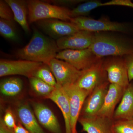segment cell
<instances>
[{
	"instance_id": "obj_1",
	"label": "cell",
	"mask_w": 133,
	"mask_h": 133,
	"mask_svg": "<svg viewBox=\"0 0 133 133\" xmlns=\"http://www.w3.org/2000/svg\"><path fill=\"white\" fill-rule=\"evenodd\" d=\"M59 50L56 42L34 29L28 43L17 50L16 55L20 59L48 65L52 59L56 58Z\"/></svg>"
},
{
	"instance_id": "obj_2",
	"label": "cell",
	"mask_w": 133,
	"mask_h": 133,
	"mask_svg": "<svg viewBox=\"0 0 133 133\" xmlns=\"http://www.w3.org/2000/svg\"><path fill=\"white\" fill-rule=\"evenodd\" d=\"M100 58L107 57L124 56L133 52V43L108 32L94 33L90 48Z\"/></svg>"
},
{
	"instance_id": "obj_3",
	"label": "cell",
	"mask_w": 133,
	"mask_h": 133,
	"mask_svg": "<svg viewBox=\"0 0 133 133\" xmlns=\"http://www.w3.org/2000/svg\"><path fill=\"white\" fill-rule=\"evenodd\" d=\"M28 2L29 23L46 20L56 19L70 22L71 10L58 6L45 1L29 0Z\"/></svg>"
},
{
	"instance_id": "obj_4",
	"label": "cell",
	"mask_w": 133,
	"mask_h": 133,
	"mask_svg": "<svg viewBox=\"0 0 133 133\" xmlns=\"http://www.w3.org/2000/svg\"><path fill=\"white\" fill-rule=\"evenodd\" d=\"M70 22L79 30L92 33L113 31L127 33L129 31V28L125 23L112 21L106 19L97 20L85 16L79 17L72 18Z\"/></svg>"
},
{
	"instance_id": "obj_5",
	"label": "cell",
	"mask_w": 133,
	"mask_h": 133,
	"mask_svg": "<svg viewBox=\"0 0 133 133\" xmlns=\"http://www.w3.org/2000/svg\"><path fill=\"white\" fill-rule=\"evenodd\" d=\"M56 58L67 62L81 71L90 68L102 59L97 57L90 48L63 50L57 53Z\"/></svg>"
},
{
	"instance_id": "obj_6",
	"label": "cell",
	"mask_w": 133,
	"mask_h": 133,
	"mask_svg": "<svg viewBox=\"0 0 133 133\" xmlns=\"http://www.w3.org/2000/svg\"><path fill=\"white\" fill-rule=\"evenodd\" d=\"M62 87L65 91L69 98L71 133H77V123L86 99L89 94L75 84L67 85Z\"/></svg>"
},
{
	"instance_id": "obj_7",
	"label": "cell",
	"mask_w": 133,
	"mask_h": 133,
	"mask_svg": "<svg viewBox=\"0 0 133 133\" xmlns=\"http://www.w3.org/2000/svg\"><path fill=\"white\" fill-rule=\"evenodd\" d=\"M103 65L107 75L108 81L126 88L130 84L123 57H109L103 60Z\"/></svg>"
},
{
	"instance_id": "obj_8",
	"label": "cell",
	"mask_w": 133,
	"mask_h": 133,
	"mask_svg": "<svg viewBox=\"0 0 133 133\" xmlns=\"http://www.w3.org/2000/svg\"><path fill=\"white\" fill-rule=\"evenodd\" d=\"M107 81V75L102 58L90 68L82 71L75 84L90 94L98 86Z\"/></svg>"
},
{
	"instance_id": "obj_9",
	"label": "cell",
	"mask_w": 133,
	"mask_h": 133,
	"mask_svg": "<svg viewBox=\"0 0 133 133\" xmlns=\"http://www.w3.org/2000/svg\"><path fill=\"white\" fill-rule=\"evenodd\" d=\"M24 60H12L1 59L0 60V77L19 75L25 76L28 78L33 77V74L43 64Z\"/></svg>"
},
{
	"instance_id": "obj_10",
	"label": "cell",
	"mask_w": 133,
	"mask_h": 133,
	"mask_svg": "<svg viewBox=\"0 0 133 133\" xmlns=\"http://www.w3.org/2000/svg\"><path fill=\"white\" fill-rule=\"evenodd\" d=\"M55 76L57 84L63 87L75 84L82 71L63 60L55 58L48 65Z\"/></svg>"
},
{
	"instance_id": "obj_11",
	"label": "cell",
	"mask_w": 133,
	"mask_h": 133,
	"mask_svg": "<svg viewBox=\"0 0 133 133\" xmlns=\"http://www.w3.org/2000/svg\"><path fill=\"white\" fill-rule=\"evenodd\" d=\"M36 23L44 33L57 40L79 30L72 23L58 19H46Z\"/></svg>"
},
{
	"instance_id": "obj_12",
	"label": "cell",
	"mask_w": 133,
	"mask_h": 133,
	"mask_svg": "<svg viewBox=\"0 0 133 133\" xmlns=\"http://www.w3.org/2000/svg\"><path fill=\"white\" fill-rule=\"evenodd\" d=\"M108 81L98 86L86 99L81 113V117L91 118L96 116L102 108L107 93Z\"/></svg>"
},
{
	"instance_id": "obj_13",
	"label": "cell",
	"mask_w": 133,
	"mask_h": 133,
	"mask_svg": "<svg viewBox=\"0 0 133 133\" xmlns=\"http://www.w3.org/2000/svg\"><path fill=\"white\" fill-rule=\"evenodd\" d=\"M94 33L79 30L70 35L57 40L59 50H82L89 48L91 45Z\"/></svg>"
},
{
	"instance_id": "obj_14",
	"label": "cell",
	"mask_w": 133,
	"mask_h": 133,
	"mask_svg": "<svg viewBox=\"0 0 133 133\" xmlns=\"http://www.w3.org/2000/svg\"><path fill=\"white\" fill-rule=\"evenodd\" d=\"M33 112L39 124L51 133H62L59 122L51 109L42 103L33 104Z\"/></svg>"
},
{
	"instance_id": "obj_15",
	"label": "cell",
	"mask_w": 133,
	"mask_h": 133,
	"mask_svg": "<svg viewBox=\"0 0 133 133\" xmlns=\"http://www.w3.org/2000/svg\"><path fill=\"white\" fill-rule=\"evenodd\" d=\"M126 88L117 85L110 84L104 104L97 115L113 119L115 108L120 101Z\"/></svg>"
},
{
	"instance_id": "obj_16",
	"label": "cell",
	"mask_w": 133,
	"mask_h": 133,
	"mask_svg": "<svg viewBox=\"0 0 133 133\" xmlns=\"http://www.w3.org/2000/svg\"><path fill=\"white\" fill-rule=\"evenodd\" d=\"M78 121L87 133H112L113 119L97 115L91 118L81 117Z\"/></svg>"
},
{
	"instance_id": "obj_17",
	"label": "cell",
	"mask_w": 133,
	"mask_h": 133,
	"mask_svg": "<svg viewBox=\"0 0 133 133\" xmlns=\"http://www.w3.org/2000/svg\"><path fill=\"white\" fill-rule=\"evenodd\" d=\"M53 101L61 110L65 125V133H71L70 125V112L69 98L64 89L58 85L47 97Z\"/></svg>"
},
{
	"instance_id": "obj_18",
	"label": "cell",
	"mask_w": 133,
	"mask_h": 133,
	"mask_svg": "<svg viewBox=\"0 0 133 133\" xmlns=\"http://www.w3.org/2000/svg\"><path fill=\"white\" fill-rule=\"evenodd\" d=\"M133 119V84L126 88L119 104L115 111L114 121Z\"/></svg>"
},
{
	"instance_id": "obj_19",
	"label": "cell",
	"mask_w": 133,
	"mask_h": 133,
	"mask_svg": "<svg viewBox=\"0 0 133 133\" xmlns=\"http://www.w3.org/2000/svg\"><path fill=\"white\" fill-rule=\"evenodd\" d=\"M33 111L27 104L19 105L17 108L19 122L30 133H45Z\"/></svg>"
},
{
	"instance_id": "obj_20",
	"label": "cell",
	"mask_w": 133,
	"mask_h": 133,
	"mask_svg": "<svg viewBox=\"0 0 133 133\" xmlns=\"http://www.w3.org/2000/svg\"><path fill=\"white\" fill-rule=\"evenodd\" d=\"M14 15V20L22 27L24 32H30L28 22V2L24 0H5Z\"/></svg>"
},
{
	"instance_id": "obj_21",
	"label": "cell",
	"mask_w": 133,
	"mask_h": 133,
	"mask_svg": "<svg viewBox=\"0 0 133 133\" xmlns=\"http://www.w3.org/2000/svg\"><path fill=\"white\" fill-rule=\"evenodd\" d=\"M23 88V82L19 78H6L1 81L0 84L1 94L7 97H13L19 95Z\"/></svg>"
},
{
	"instance_id": "obj_22",
	"label": "cell",
	"mask_w": 133,
	"mask_h": 133,
	"mask_svg": "<svg viewBox=\"0 0 133 133\" xmlns=\"http://www.w3.org/2000/svg\"><path fill=\"white\" fill-rule=\"evenodd\" d=\"M0 35L5 39L14 42H18L19 37L14 21L0 19Z\"/></svg>"
},
{
	"instance_id": "obj_23",
	"label": "cell",
	"mask_w": 133,
	"mask_h": 133,
	"mask_svg": "<svg viewBox=\"0 0 133 133\" xmlns=\"http://www.w3.org/2000/svg\"><path fill=\"white\" fill-rule=\"evenodd\" d=\"M102 2L99 1L86 2L71 10L72 18L85 16L96 8L102 6Z\"/></svg>"
},
{
	"instance_id": "obj_24",
	"label": "cell",
	"mask_w": 133,
	"mask_h": 133,
	"mask_svg": "<svg viewBox=\"0 0 133 133\" xmlns=\"http://www.w3.org/2000/svg\"><path fill=\"white\" fill-rule=\"evenodd\" d=\"M29 79L33 90L38 95L47 98L55 90V87L49 85L40 79L34 77Z\"/></svg>"
},
{
	"instance_id": "obj_25",
	"label": "cell",
	"mask_w": 133,
	"mask_h": 133,
	"mask_svg": "<svg viewBox=\"0 0 133 133\" xmlns=\"http://www.w3.org/2000/svg\"><path fill=\"white\" fill-rule=\"evenodd\" d=\"M33 77L40 79L54 87L57 85L55 76L48 65L43 64L36 70L33 74Z\"/></svg>"
},
{
	"instance_id": "obj_26",
	"label": "cell",
	"mask_w": 133,
	"mask_h": 133,
	"mask_svg": "<svg viewBox=\"0 0 133 133\" xmlns=\"http://www.w3.org/2000/svg\"><path fill=\"white\" fill-rule=\"evenodd\" d=\"M112 133H133V119L114 121L112 127Z\"/></svg>"
},
{
	"instance_id": "obj_27",
	"label": "cell",
	"mask_w": 133,
	"mask_h": 133,
	"mask_svg": "<svg viewBox=\"0 0 133 133\" xmlns=\"http://www.w3.org/2000/svg\"><path fill=\"white\" fill-rule=\"evenodd\" d=\"M0 17L3 20L14 21L12 10L5 0L0 1Z\"/></svg>"
},
{
	"instance_id": "obj_28",
	"label": "cell",
	"mask_w": 133,
	"mask_h": 133,
	"mask_svg": "<svg viewBox=\"0 0 133 133\" xmlns=\"http://www.w3.org/2000/svg\"><path fill=\"white\" fill-rule=\"evenodd\" d=\"M46 2L58 6L68 8V7L74 6L83 2L82 0H49L45 1Z\"/></svg>"
},
{
	"instance_id": "obj_29",
	"label": "cell",
	"mask_w": 133,
	"mask_h": 133,
	"mask_svg": "<svg viewBox=\"0 0 133 133\" xmlns=\"http://www.w3.org/2000/svg\"><path fill=\"white\" fill-rule=\"evenodd\" d=\"M3 120L6 126L13 132V129L16 126V124L14 116L10 109H7Z\"/></svg>"
},
{
	"instance_id": "obj_30",
	"label": "cell",
	"mask_w": 133,
	"mask_h": 133,
	"mask_svg": "<svg viewBox=\"0 0 133 133\" xmlns=\"http://www.w3.org/2000/svg\"><path fill=\"white\" fill-rule=\"evenodd\" d=\"M125 63L129 82L133 80V52L123 56Z\"/></svg>"
},
{
	"instance_id": "obj_31",
	"label": "cell",
	"mask_w": 133,
	"mask_h": 133,
	"mask_svg": "<svg viewBox=\"0 0 133 133\" xmlns=\"http://www.w3.org/2000/svg\"><path fill=\"white\" fill-rule=\"evenodd\" d=\"M122 6L133 8V2L130 0H112L102 3V6Z\"/></svg>"
},
{
	"instance_id": "obj_32",
	"label": "cell",
	"mask_w": 133,
	"mask_h": 133,
	"mask_svg": "<svg viewBox=\"0 0 133 133\" xmlns=\"http://www.w3.org/2000/svg\"><path fill=\"white\" fill-rule=\"evenodd\" d=\"M13 133H30L20 122L16 124L13 130Z\"/></svg>"
},
{
	"instance_id": "obj_33",
	"label": "cell",
	"mask_w": 133,
	"mask_h": 133,
	"mask_svg": "<svg viewBox=\"0 0 133 133\" xmlns=\"http://www.w3.org/2000/svg\"><path fill=\"white\" fill-rule=\"evenodd\" d=\"M0 133H13L4 124L2 118L0 121Z\"/></svg>"
}]
</instances>
